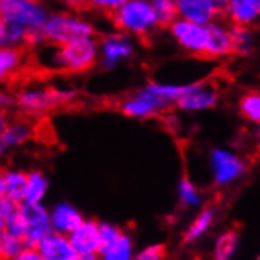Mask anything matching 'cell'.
<instances>
[{
	"instance_id": "1",
	"label": "cell",
	"mask_w": 260,
	"mask_h": 260,
	"mask_svg": "<svg viewBox=\"0 0 260 260\" xmlns=\"http://www.w3.org/2000/svg\"><path fill=\"white\" fill-rule=\"evenodd\" d=\"M78 98V91L71 87L27 85L19 90L14 100L16 108L28 115H40L55 108H62Z\"/></svg>"
},
{
	"instance_id": "2",
	"label": "cell",
	"mask_w": 260,
	"mask_h": 260,
	"mask_svg": "<svg viewBox=\"0 0 260 260\" xmlns=\"http://www.w3.org/2000/svg\"><path fill=\"white\" fill-rule=\"evenodd\" d=\"M41 34L44 43L62 46L82 37L95 35V25L82 14H78L76 10L55 11L49 13L41 28Z\"/></svg>"
},
{
	"instance_id": "3",
	"label": "cell",
	"mask_w": 260,
	"mask_h": 260,
	"mask_svg": "<svg viewBox=\"0 0 260 260\" xmlns=\"http://www.w3.org/2000/svg\"><path fill=\"white\" fill-rule=\"evenodd\" d=\"M111 19L117 30L136 38H148L159 28L147 0H126L111 14Z\"/></svg>"
},
{
	"instance_id": "4",
	"label": "cell",
	"mask_w": 260,
	"mask_h": 260,
	"mask_svg": "<svg viewBox=\"0 0 260 260\" xmlns=\"http://www.w3.org/2000/svg\"><path fill=\"white\" fill-rule=\"evenodd\" d=\"M100 63V41L95 35L57 46L58 73L82 74Z\"/></svg>"
},
{
	"instance_id": "5",
	"label": "cell",
	"mask_w": 260,
	"mask_h": 260,
	"mask_svg": "<svg viewBox=\"0 0 260 260\" xmlns=\"http://www.w3.org/2000/svg\"><path fill=\"white\" fill-rule=\"evenodd\" d=\"M208 164L213 183L219 188H227L240 181L249 169V162L246 158L229 148L211 150Z\"/></svg>"
},
{
	"instance_id": "6",
	"label": "cell",
	"mask_w": 260,
	"mask_h": 260,
	"mask_svg": "<svg viewBox=\"0 0 260 260\" xmlns=\"http://www.w3.org/2000/svg\"><path fill=\"white\" fill-rule=\"evenodd\" d=\"M171 108L172 104L158 93L151 81L120 103L121 114L136 120L156 117Z\"/></svg>"
},
{
	"instance_id": "7",
	"label": "cell",
	"mask_w": 260,
	"mask_h": 260,
	"mask_svg": "<svg viewBox=\"0 0 260 260\" xmlns=\"http://www.w3.org/2000/svg\"><path fill=\"white\" fill-rule=\"evenodd\" d=\"M49 10L41 0H8L0 4V18L24 25L32 32H41Z\"/></svg>"
},
{
	"instance_id": "8",
	"label": "cell",
	"mask_w": 260,
	"mask_h": 260,
	"mask_svg": "<svg viewBox=\"0 0 260 260\" xmlns=\"http://www.w3.org/2000/svg\"><path fill=\"white\" fill-rule=\"evenodd\" d=\"M171 37L180 48L189 55L194 57H205L207 48V37H208V27L205 24H197L188 19L177 18L169 27Z\"/></svg>"
},
{
	"instance_id": "9",
	"label": "cell",
	"mask_w": 260,
	"mask_h": 260,
	"mask_svg": "<svg viewBox=\"0 0 260 260\" xmlns=\"http://www.w3.org/2000/svg\"><path fill=\"white\" fill-rule=\"evenodd\" d=\"M18 213L24 222V243L37 248L38 244L52 232L49 221V210L41 204H18Z\"/></svg>"
},
{
	"instance_id": "10",
	"label": "cell",
	"mask_w": 260,
	"mask_h": 260,
	"mask_svg": "<svg viewBox=\"0 0 260 260\" xmlns=\"http://www.w3.org/2000/svg\"><path fill=\"white\" fill-rule=\"evenodd\" d=\"M100 41V63L106 70H114L121 62L129 60L134 55L136 46L133 37L120 32H112L104 35Z\"/></svg>"
},
{
	"instance_id": "11",
	"label": "cell",
	"mask_w": 260,
	"mask_h": 260,
	"mask_svg": "<svg viewBox=\"0 0 260 260\" xmlns=\"http://www.w3.org/2000/svg\"><path fill=\"white\" fill-rule=\"evenodd\" d=\"M219 88L207 81L192 82V87L183 93L175 106L183 112H201L216 108L219 103Z\"/></svg>"
},
{
	"instance_id": "12",
	"label": "cell",
	"mask_w": 260,
	"mask_h": 260,
	"mask_svg": "<svg viewBox=\"0 0 260 260\" xmlns=\"http://www.w3.org/2000/svg\"><path fill=\"white\" fill-rule=\"evenodd\" d=\"M79 260H95L100 252V231L98 222L93 219H82L78 227L68 234Z\"/></svg>"
},
{
	"instance_id": "13",
	"label": "cell",
	"mask_w": 260,
	"mask_h": 260,
	"mask_svg": "<svg viewBox=\"0 0 260 260\" xmlns=\"http://www.w3.org/2000/svg\"><path fill=\"white\" fill-rule=\"evenodd\" d=\"M44 44L41 32H32L24 25L7 18H0V46L2 48H38Z\"/></svg>"
},
{
	"instance_id": "14",
	"label": "cell",
	"mask_w": 260,
	"mask_h": 260,
	"mask_svg": "<svg viewBox=\"0 0 260 260\" xmlns=\"http://www.w3.org/2000/svg\"><path fill=\"white\" fill-rule=\"evenodd\" d=\"M175 7L178 18L205 25L219 19L222 14L216 0H175Z\"/></svg>"
},
{
	"instance_id": "15",
	"label": "cell",
	"mask_w": 260,
	"mask_h": 260,
	"mask_svg": "<svg viewBox=\"0 0 260 260\" xmlns=\"http://www.w3.org/2000/svg\"><path fill=\"white\" fill-rule=\"evenodd\" d=\"M207 27H208V37H207V48H205L204 58L221 60L234 54L231 25H227L221 19H215L210 24H207Z\"/></svg>"
},
{
	"instance_id": "16",
	"label": "cell",
	"mask_w": 260,
	"mask_h": 260,
	"mask_svg": "<svg viewBox=\"0 0 260 260\" xmlns=\"http://www.w3.org/2000/svg\"><path fill=\"white\" fill-rule=\"evenodd\" d=\"M222 14L232 25L254 27L260 18V0H229Z\"/></svg>"
},
{
	"instance_id": "17",
	"label": "cell",
	"mask_w": 260,
	"mask_h": 260,
	"mask_svg": "<svg viewBox=\"0 0 260 260\" xmlns=\"http://www.w3.org/2000/svg\"><path fill=\"white\" fill-rule=\"evenodd\" d=\"M41 260H79L68 235L51 232L38 246Z\"/></svg>"
},
{
	"instance_id": "18",
	"label": "cell",
	"mask_w": 260,
	"mask_h": 260,
	"mask_svg": "<svg viewBox=\"0 0 260 260\" xmlns=\"http://www.w3.org/2000/svg\"><path fill=\"white\" fill-rule=\"evenodd\" d=\"M82 219L84 215L70 202H58L52 208H49V221L52 232L68 235L74 227L81 224Z\"/></svg>"
},
{
	"instance_id": "19",
	"label": "cell",
	"mask_w": 260,
	"mask_h": 260,
	"mask_svg": "<svg viewBox=\"0 0 260 260\" xmlns=\"http://www.w3.org/2000/svg\"><path fill=\"white\" fill-rule=\"evenodd\" d=\"M134 241L129 234L121 232L114 241L100 248L98 258L104 260H131L134 258Z\"/></svg>"
},
{
	"instance_id": "20",
	"label": "cell",
	"mask_w": 260,
	"mask_h": 260,
	"mask_svg": "<svg viewBox=\"0 0 260 260\" xmlns=\"http://www.w3.org/2000/svg\"><path fill=\"white\" fill-rule=\"evenodd\" d=\"M24 65V49L0 46V84L11 81Z\"/></svg>"
},
{
	"instance_id": "21",
	"label": "cell",
	"mask_w": 260,
	"mask_h": 260,
	"mask_svg": "<svg viewBox=\"0 0 260 260\" xmlns=\"http://www.w3.org/2000/svg\"><path fill=\"white\" fill-rule=\"evenodd\" d=\"M49 189V180L41 171H30L25 177L24 199L27 204H41Z\"/></svg>"
},
{
	"instance_id": "22",
	"label": "cell",
	"mask_w": 260,
	"mask_h": 260,
	"mask_svg": "<svg viewBox=\"0 0 260 260\" xmlns=\"http://www.w3.org/2000/svg\"><path fill=\"white\" fill-rule=\"evenodd\" d=\"M32 136H34V128L30 123H27V121L8 120V123L4 129V134H2V142H4V147L10 150V148H16V147L27 144L32 139Z\"/></svg>"
},
{
	"instance_id": "23",
	"label": "cell",
	"mask_w": 260,
	"mask_h": 260,
	"mask_svg": "<svg viewBox=\"0 0 260 260\" xmlns=\"http://www.w3.org/2000/svg\"><path fill=\"white\" fill-rule=\"evenodd\" d=\"M216 219V213L211 207L204 208L199 215L196 216V219L189 224V227L186 229L185 235H183V243L185 244H192L196 241H199L202 237H205L210 229L215 224Z\"/></svg>"
},
{
	"instance_id": "24",
	"label": "cell",
	"mask_w": 260,
	"mask_h": 260,
	"mask_svg": "<svg viewBox=\"0 0 260 260\" xmlns=\"http://www.w3.org/2000/svg\"><path fill=\"white\" fill-rule=\"evenodd\" d=\"M232 48L238 55H249L255 48V37L252 27L246 25H231Z\"/></svg>"
},
{
	"instance_id": "25",
	"label": "cell",
	"mask_w": 260,
	"mask_h": 260,
	"mask_svg": "<svg viewBox=\"0 0 260 260\" xmlns=\"http://www.w3.org/2000/svg\"><path fill=\"white\" fill-rule=\"evenodd\" d=\"M4 174V183H5V197L10 201L21 204L24 199V186H25V177L27 172L19 169H8Z\"/></svg>"
},
{
	"instance_id": "26",
	"label": "cell",
	"mask_w": 260,
	"mask_h": 260,
	"mask_svg": "<svg viewBox=\"0 0 260 260\" xmlns=\"http://www.w3.org/2000/svg\"><path fill=\"white\" fill-rule=\"evenodd\" d=\"M238 114L249 123L258 125L260 121V93L258 90L244 91L238 100Z\"/></svg>"
},
{
	"instance_id": "27",
	"label": "cell",
	"mask_w": 260,
	"mask_h": 260,
	"mask_svg": "<svg viewBox=\"0 0 260 260\" xmlns=\"http://www.w3.org/2000/svg\"><path fill=\"white\" fill-rule=\"evenodd\" d=\"M240 237L235 231H224L218 235L215 248H213V257L218 260H229L238 251Z\"/></svg>"
},
{
	"instance_id": "28",
	"label": "cell",
	"mask_w": 260,
	"mask_h": 260,
	"mask_svg": "<svg viewBox=\"0 0 260 260\" xmlns=\"http://www.w3.org/2000/svg\"><path fill=\"white\" fill-rule=\"evenodd\" d=\"M178 201L186 208L201 207L204 202L201 191H199V188L194 185V181L189 180L188 177H183L178 183Z\"/></svg>"
},
{
	"instance_id": "29",
	"label": "cell",
	"mask_w": 260,
	"mask_h": 260,
	"mask_svg": "<svg viewBox=\"0 0 260 260\" xmlns=\"http://www.w3.org/2000/svg\"><path fill=\"white\" fill-rule=\"evenodd\" d=\"M150 5L153 8V13H155L158 27L167 28L178 18L175 0H150Z\"/></svg>"
},
{
	"instance_id": "30",
	"label": "cell",
	"mask_w": 260,
	"mask_h": 260,
	"mask_svg": "<svg viewBox=\"0 0 260 260\" xmlns=\"http://www.w3.org/2000/svg\"><path fill=\"white\" fill-rule=\"evenodd\" d=\"M25 243L10 232H4L0 235V258L2 260H16Z\"/></svg>"
},
{
	"instance_id": "31",
	"label": "cell",
	"mask_w": 260,
	"mask_h": 260,
	"mask_svg": "<svg viewBox=\"0 0 260 260\" xmlns=\"http://www.w3.org/2000/svg\"><path fill=\"white\" fill-rule=\"evenodd\" d=\"M126 0H87V8L103 13L106 16H111V14L118 10L123 5Z\"/></svg>"
},
{
	"instance_id": "32",
	"label": "cell",
	"mask_w": 260,
	"mask_h": 260,
	"mask_svg": "<svg viewBox=\"0 0 260 260\" xmlns=\"http://www.w3.org/2000/svg\"><path fill=\"white\" fill-rule=\"evenodd\" d=\"M166 255H167V251L164 248V244H159V243L148 244V246L141 249L137 254H134V257L139 260H162Z\"/></svg>"
},
{
	"instance_id": "33",
	"label": "cell",
	"mask_w": 260,
	"mask_h": 260,
	"mask_svg": "<svg viewBox=\"0 0 260 260\" xmlns=\"http://www.w3.org/2000/svg\"><path fill=\"white\" fill-rule=\"evenodd\" d=\"M16 106V100H14V95H11L10 91L0 90V111L8 112L10 109H13Z\"/></svg>"
},
{
	"instance_id": "34",
	"label": "cell",
	"mask_w": 260,
	"mask_h": 260,
	"mask_svg": "<svg viewBox=\"0 0 260 260\" xmlns=\"http://www.w3.org/2000/svg\"><path fill=\"white\" fill-rule=\"evenodd\" d=\"M16 260H41V257H40V252H38L37 248L27 246V244H25Z\"/></svg>"
},
{
	"instance_id": "35",
	"label": "cell",
	"mask_w": 260,
	"mask_h": 260,
	"mask_svg": "<svg viewBox=\"0 0 260 260\" xmlns=\"http://www.w3.org/2000/svg\"><path fill=\"white\" fill-rule=\"evenodd\" d=\"M57 2L65 5L68 10H76V11L87 7V0H57Z\"/></svg>"
},
{
	"instance_id": "36",
	"label": "cell",
	"mask_w": 260,
	"mask_h": 260,
	"mask_svg": "<svg viewBox=\"0 0 260 260\" xmlns=\"http://www.w3.org/2000/svg\"><path fill=\"white\" fill-rule=\"evenodd\" d=\"M7 123H8V115H7V112L0 111V156H4L5 151H7V148L4 147V142H2V134H4V129H5Z\"/></svg>"
},
{
	"instance_id": "37",
	"label": "cell",
	"mask_w": 260,
	"mask_h": 260,
	"mask_svg": "<svg viewBox=\"0 0 260 260\" xmlns=\"http://www.w3.org/2000/svg\"><path fill=\"white\" fill-rule=\"evenodd\" d=\"M5 197V183H4V174L0 172V199Z\"/></svg>"
},
{
	"instance_id": "38",
	"label": "cell",
	"mask_w": 260,
	"mask_h": 260,
	"mask_svg": "<svg viewBox=\"0 0 260 260\" xmlns=\"http://www.w3.org/2000/svg\"><path fill=\"white\" fill-rule=\"evenodd\" d=\"M4 232H5V216H4L2 210H0V235H2Z\"/></svg>"
},
{
	"instance_id": "39",
	"label": "cell",
	"mask_w": 260,
	"mask_h": 260,
	"mask_svg": "<svg viewBox=\"0 0 260 260\" xmlns=\"http://www.w3.org/2000/svg\"><path fill=\"white\" fill-rule=\"evenodd\" d=\"M216 2H218V4H219V7L222 8V7H224V5H225L227 2H229V0H216Z\"/></svg>"
},
{
	"instance_id": "40",
	"label": "cell",
	"mask_w": 260,
	"mask_h": 260,
	"mask_svg": "<svg viewBox=\"0 0 260 260\" xmlns=\"http://www.w3.org/2000/svg\"><path fill=\"white\" fill-rule=\"evenodd\" d=\"M2 2H8V0H0V4H2Z\"/></svg>"
},
{
	"instance_id": "41",
	"label": "cell",
	"mask_w": 260,
	"mask_h": 260,
	"mask_svg": "<svg viewBox=\"0 0 260 260\" xmlns=\"http://www.w3.org/2000/svg\"><path fill=\"white\" fill-rule=\"evenodd\" d=\"M147 2H150V0H147Z\"/></svg>"
}]
</instances>
